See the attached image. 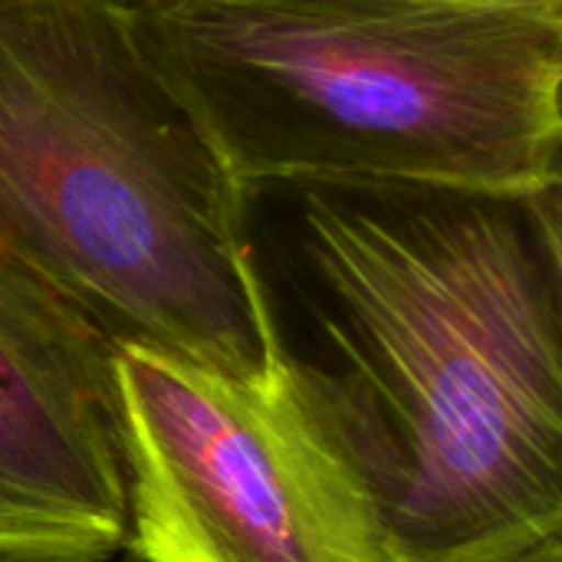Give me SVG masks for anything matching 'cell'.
<instances>
[{"label":"cell","instance_id":"obj_1","mask_svg":"<svg viewBox=\"0 0 562 562\" xmlns=\"http://www.w3.org/2000/svg\"><path fill=\"white\" fill-rule=\"evenodd\" d=\"M300 346L392 562L562 533V188L286 184Z\"/></svg>","mask_w":562,"mask_h":562},{"label":"cell","instance_id":"obj_2","mask_svg":"<svg viewBox=\"0 0 562 562\" xmlns=\"http://www.w3.org/2000/svg\"><path fill=\"white\" fill-rule=\"evenodd\" d=\"M250 204L122 0H0V257L115 349L283 369Z\"/></svg>","mask_w":562,"mask_h":562},{"label":"cell","instance_id":"obj_3","mask_svg":"<svg viewBox=\"0 0 562 562\" xmlns=\"http://www.w3.org/2000/svg\"><path fill=\"white\" fill-rule=\"evenodd\" d=\"M247 194L286 184L562 188V7L122 0Z\"/></svg>","mask_w":562,"mask_h":562},{"label":"cell","instance_id":"obj_4","mask_svg":"<svg viewBox=\"0 0 562 562\" xmlns=\"http://www.w3.org/2000/svg\"><path fill=\"white\" fill-rule=\"evenodd\" d=\"M125 547L142 562H392L379 510L290 362L231 379L119 346Z\"/></svg>","mask_w":562,"mask_h":562},{"label":"cell","instance_id":"obj_5","mask_svg":"<svg viewBox=\"0 0 562 562\" xmlns=\"http://www.w3.org/2000/svg\"><path fill=\"white\" fill-rule=\"evenodd\" d=\"M115 346L0 257V562L125 547Z\"/></svg>","mask_w":562,"mask_h":562},{"label":"cell","instance_id":"obj_6","mask_svg":"<svg viewBox=\"0 0 562 562\" xmlns=\"http://www.w3.org/2000/svg\"><path fill=\"white\" fill-rule=\"evenodd\" d=\"M501 562H562V533H553V537H547V540H540V543H533V547H527V550Z\"/></svg>","mask_w":562,"mask_h":562},{"label":"cell","instance_id":"obj_7","mask_svg":"<svg viewBox=\"0 0 562 562\" xmlns=\"http://www.w3.org/2000/svg\"><path fill=\"white\" fill-rule=\"evenodd\" d=\"M487 3H540V7H562V0H487Z\"/></svg>","mask_w":562,"mask_h":562}]
</instances>
